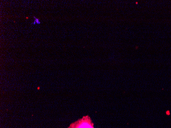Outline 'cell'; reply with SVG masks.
Masks as SVG:
<instances>
[{"label":"cell","instance_id":"1","mask_svg":"<svg viewBox=\"0 0 171 128\" xmlns=\"http://www.w3.org/2000/svg\"><path fill=\"white\" fill-rule=\"evenodd\" d=\"M82 128H91L90 126H88H88H85V125H84V126H82Z\"/></svg>","mask_w":171,"mask_h":128}]
</instances>
